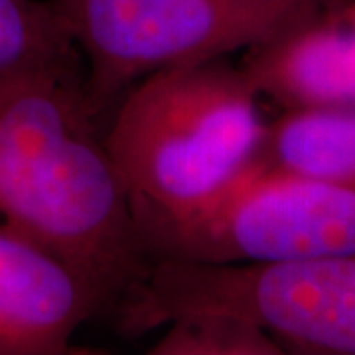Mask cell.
Instances as JSON below:
<instances>
[{"instance_id": "obj_1", "label": "cell", "mask_w": 355, "mask_h": 355, "mask_svg": "<svg viewBox=\"0 0 355 355\" xmlns=\"http://www.w3.org/2000/svg\"><path fill=\"white\" fill-rule=\"evenodd\" d=\"M77 73L0 76V227L71 266L119 310L150 261Z\"/></svg>"}, {"instance_id": "obj_2", "label": "cell", "mask_w": 355, "mask_h": 355, "mask_svg": "<svg viewBox=\"0 0 355 355\" xmlns=\"http://www.w3.org/2000/svg\"><path fill=\"white\" fill-rule=\"evenodd\" d=\"M265 127L259 95L223 60L164 69L127 89L103 142L142 251L211 207L253 166Z\"/></svg>"}, {"instance_id": "obj_3", "label": "cell", "mask_w": 355, "mask_h": 355, "mask_svg": "<svg viewBox=\"0 0 355 355\" xmlns=\"http://www.w3.org/2000/svg\"><path fill=\"white\" fill-rule=\"evenodd\" d=\"M219 316L266 331L282 352L355 355V254L288 263L158 259L121 312L127 331Z\"/></svg>"}, {"instance_id": "obj_4", "label": "cell", "mask_w": 355, "mask_h": 355, "mask_svg": "<svg viewBox=\"0 0 355 355\" xmlns=\"http://www.w3.org/2000/svg\"><path fill=\"white\" fill-rule=\"evenodd\" d=\"M345 0H51L87 60L83 93L99 114L144 77L223 60L279 38Z\"/></svg>"}, {"instance_id": "obj_5", "label": "cell", "mask_w": 355, "mask_h": 355, "mask_svg": "<svg viewBox=\"0 0 355 355\" xmlns=\"http://www.w3.org/2000/svg\"><path fill=\"white\" fill-rule=\"evenodd\" d=\"M148 261L288 263L355 254V186L257 164L211 207L144 245Z\"/></svg>"}, {"instance_id": "obj_6", "label": "cell", "mask_w": 355, "mask_h": 355, "mask_svg": "<svg viewBox=\"0 0 355 355\" xmlns=\"http://www.w3.org/2000/svg\"><path fill=\"white\" fill-rule=\"evenodd\" d=\"M97 292L50 251L0 227V355H64L101 312Z\"/></svg>"}, {"instance_id": "obj_7", "label": "cell", "mask_w": 355, "mask_h": 355, "mask_svg": "<svg viewBox=\"0 0 355 355\" xmlns=\"http://www.w3.org/2000/svg\"><path fill=\"white\" fill-rule=\"evenodd\" d=\"M241 71L282 111L355 109V24L330 10L247 50Z\"/></svg>"}, {"instance_id": "obj_8", "label": "cell", "mask_w": 355, "mask_h": 355, "mask_svg": "<svg viewBox=\"0 0 355 355\" xmlns=\"http://www.w3.org/2000/svg\"><path fill=\"white\" fill-rule=\"evenodd\" d=\"M254 162L355 186V109L284 111L265 127Z\"/></svg>"}, {"instance_id": "obj_9", "label": "cell", "mask_w": 355, "mask_h": 355, "mask_svg": "<svg viewBox=\"0 0 355 355\" xmlns=\"http://www.w3.org/2000/svg\"><path fill=\"white\" fill-rule=\"evenodd\" d=\"M76 46L51 2L0 0V76L77 73Z\"/></svg>"}, {"instance_id": "obj_10", "label": "cell", "mask_w": 355, "mask_h": 355, "mask_svg": "<svg viewBox=\"0 0 355 355\" xmlns=\"http://www.w3.org/2000/svg\"><path fill=\"white\" fill-rule=\"evenodd\" d=\"M154 343L150 355H280L266 331L247 322L219 316L176 318Z\"/></svg>"}, {"instance_id": "obj_11", "label": "cell", "mask_w": 355, "mask_h": 355, "mask_svg": "<svg viewBox=\"0 0 355 355\" xmlns=\"http://www.w3.org/2000/svg\"><path fill=\"white\" fill-rule=\"evenodd\" d=\"M338 14L342 16L345 22L355 24V0H345L342 6L338 8Z\"/></svg>"}]
</instances>
